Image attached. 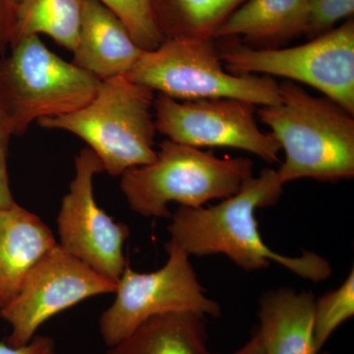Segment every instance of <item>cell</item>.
Instances as JSON below:
<instances>
[{
	"label": "cell",
	"mask_w": 354,
	"mask_h": 354,
	"mask_svg": "<svg viewBox=\"0 0 354 354\" xmlns=\"http://www.w3.org/2000/svg\"><path fill=\"white\" fill-rule=\"evenodd\" d=\"M322 354H330L329 353H324Z\"/></svg>",
	"instance_id": "484cf974"
},
{
	"label": "cell",
	"mask_w": 354,
	"mask_h": 354,
	"mask_svg": "<svg viewBox=\"0 0 354 354\" xmlns=\"http://www.w3.org/2000/svg\"><path fill=\"white\" fill-rule=\"evenodd\" d=\"M213 39H165L144 51L125 77L180 101L234 99L261 106L281 102L279 84L272 77L225 70Z\"/></svg>",
	"instance_id": "5b68a950"
},
{
	"label": "cell",
	"mask_w": 354,
	"mask_h": 354,
	"mask_svg": "<svg viewBox=\"0 0 354 354\" xmlns=\"http://www.w3.org/2000/svg\"><path fill=\"white\" fill-rule=\"evenodd\" d=\"M220 53L230 73H262L307 84L354 114L353 20L295 48L239 46Z\"/></svg>",
	"instance_id": "ba28073f"
},
{
	"label": "cell",
	"mask_w": 354,
	"mask_h": 354,
	"mask_svg": "<svg viewBox=\"0 0 354 354\" xmlns=\"http://www.w3.org/2000/svg\"><path fill=\"white\" fill-rule=\"evenodd\" d=\"M85 0H17L12 44L39 34L73 53ZM11 48V46H10Z\"/></svg>",
	"instance_id": "ac0fdd59"
},
{
	"label": "cell",
	"mask_w": 354,
	"mask_h": 354,
	"mask_svg": "<svg viewBox=\"0 0 354 354\" xmlns=\"http://www.w3.org/2000/svg\"><path fill=\"white\" fill-rule=\"evenodd\" d=\"M102 171L99 158L90 148L76 156L75 177L57 216L58 245L118 285L127 267L123 246L130 230L95 202L93 180Z\"/></svg>",
	"instance_id": "8fae6325"
},
{
	"label": "cell",
	"mask_w": 354,
	"mask_h": 354,
	"mask_svg": "<svg viewBox=\"0 0 354 354\" xmlns=\"http://www.w3.org/2000/svg\"><path fill=\"white\" fill-rule=\"evenodd\" d=\"M157 131L191 147H228L279 162L281 145L256 121L255 104L234 99L180 101L158 94L153 102Z\"/></svg>",
	"instance_id": "9c48e42d"
},
{
	"label": "cell",
	"mask_w": 354,
	"mask_h": 354,
	"mask_svg": "<svg viewBox=\"0 0 354 354\" xmlns=\"http://www.w3.org/2000/svg\"><path fill=\"white\" fill-rule=\"evenodd\" d=\"M155 92L125 76L101 81L95 97L79 111L37 121L46 129L64 130L84 140L102 169L121 176L157 158Z\"/></svg>",
	"instance_id": "3957f363"
},
{
	"label": "cell",
	"mask_w": 354,
	"mask_h": 354,
	"mask_svg": "<svg viewBox=\"0 0 354 354\" xmlns=\"http://www.w3.org/2000/svg\"><path fill=\"white\" fill-rule=\"evenodd\" d=\"M13 135L10 122L0 109V209L9 208L16 203L11 192L7 169L9 143Z\"/></svg>",
	"instance_id": "7402d4cb"
},
{
	"label": "cell",
	"mask_w": 354,
	"mask_h": 354,
	"mask_svg": "<svg viewBox=\"0 0 354 354\" xmlns=\"http://www.w3.org/2000/svg\"><path fill=\"white\" fill-rule=\"evenodd\" d=\"M16 2L17 0H0V58L12 44Z\"/></svg>",
	"instance_id": "603a6c76"
},
{
	"label": "cell",
	"mask_w": 354,
	"mask_h": 354,
	"mask_svg": "<svg viewBox=\"0 0 354 354\" xmlns=\"http://www.w3.org/2000/svg\"><path fill=\"white\" fill-rule=\"evenodd\" d=\"M354 315V270L337 290L325 293L315 302L314 344L317 353L335 330Z\"/></svg>",
	"instance_id": "d6986e66"
},
{
	"label": "cell",
	"mask_w": 354,
	"mask_h": 354,
	"mask_svg": "<svg viewBox=\"0 0 354 354\" xmlns=\"http://www.w3.org/2000/svg\"><path fill=\"white\" fill-rule=\"evenodd\" d=\"M283 187L277 171L264 169L216 206L179 207L167 227L171 241L188 256L223 254L246 272L267 269L274 262L301 278L315 283L325 281L333 274L326 258L308 251L299 257H288L274 252L263 241L255 211L276 205Z\"/></svg>",
	"instance_id": "6da1fadb"
},
{
	"label": "cell",
	"mask_w": 354,
	"mask_h": 354,
	"mask_svg": "<svg viewBox=\"0 0 354 354\" xmlns=\"http://www.w3.org/2000/svg\"><path fill=\"white\" fill-rule=\"evenodd\" d=\"M246 0H152L165 39H214L223 23Z\"/></svg>",
	"instance_id": "e0dca14e"
},
{
	"label": "cell",
	"mask_w": 354,
	"mask_h": 354,
	"mask_svg": "<svg viewBox=\"0 0 354 354\" xmlns=\"http://www.w3.org/2000/svg\"><path fill=\"white\" fill-rule=\"evenodd\" d=\"M127 27L99 0L84 1L73 64L99 80L125 76L141 57Z\"/></svg>",
	"instance_id": "7c38bea8"
},
{
	"label": "cell",
	"mask_w": 354,
	"mask_h": 354,
	"mask_svg": "<svg viewBox=\"0 0 354 354\" xmlns=\"http://www.w3.org/2000/svg\"><path fill=\"white\" fill-rule=\"evenodd\" d=\"M165 249L169 259L158 271L139 272L125 268L113 304L100 318V333L109 348L153 317L171 313L221 316V305L205 295L190 256L171 241L165 243Z\"/></svg>",
	"instance_id": "52a82bcc"
},
{
	"label": "cell",
	"mask_w": 354,
	"mask_h": 354,
	"mask_svg": "<svg viewBox=\"0 0 354 354\" xmlns=\"http://www.w3.org/2000/svg\"><path fill=\"white\" fill-rule=\"evenodd\" d=\"M209 354H223V353H214L209 351ZM225 354H265L263 351L262 344H261L259 335L257 332L254 333L251 339L244 344L242 348L237 349L234 353Z\"/></svg>",
	"instance_id": "d4e9b609"
},
{
	"label": "cell",
	"mask_w": 354,
	"mask_h": 354,
	"mask_svg": "<svg viewBox=\"0 0 354 354\" xmlns=\"http://www.w3.org/2000/svg\"><path fill=\"white\" fill-rule=\"evenodd\" d=\"M253 167L251 158H220L167 139L153 162L121 176L120 189L135 213L171 218L169 203L199 208L212 200L234 196L253 176Z\"/></svg>",
	"instance_id": "277c9868"
},
{
	"label": "cell",
	"mask_w": 354,
	"mask_h": 354,
	"mask_svg": "<svg viewBox=\"0 0 354 354\" xmlns=\"http://www.w3.org/2000/svg\"><path fill=\"white\" fill-rule=\"evenodd\" d=\"M0 354H57V346L50 337L35 335L25 346H12L0 342Z\"/></svg>",
	"instance_id": "cb8c5ba5"
},
{
	"label": "cell",
	"mask_w": 354,
	"mask_h": 354,
	"mask_svg": "<svg viewBox=\"0 0 354 354\" xmlns=\"http://www.w3.org/2000/svg\"><path fill=\"white\" fill-rule=\"evenodd\" d=\"M115 14L141 50H155L165 41L153 12L152 0H99Z\"/></svg>",
	"instance_id": "ffe728a7"
},
{
	"label": "cell",
	"mask_w": 354,
	"mask_h": 354,
	"mask_svg": "<svg viewBox=\"0 0 354 354\" xmlns=\"http://www.w3.org/2000/svg\"><path fill=\"white\" fill-rule=\"evenodd\" d=\"M308 0H247L216 30L214 39L244 36L251 43L276 48L304 34Z\"/></svg>",
	"instance_id": "9a60e30c"
},
{
	"label": "cell",
	"mask_w": 354,
	"mask_h": 354,
	"mask_svg": "<svg viewBox=\"0 0 354 354\" xmlns=\"http://www.w3.org/2000/svg\"><path fill=\"white\" fill-rule=\"evenodd\" d=\"M204 317L171 313L153 317L106 354H209Z\"/></svg>",
	"instance_id": "2e32d148"
},
{
	"label": "cell",
	"mask_w": 354,
	"mask_h": 354,
	"mask_svg": "<svg viewBox=\"0 0 354 354\" xmlns=\"http://www.w3.org/2000/svg\"><path fill=\"white\" fill-rule=\"evenodd\" d=\"M118 285L57 245L26 278L18 295L0 309L11 326L6 342L25 346L46 321L95 295L115 293Z\"/></svg>",
	"instance_id": "30bf717a"
},
{
	"label": "cell",
	"mask_w": 354,
	"mask_h": 354,
	"mask_svg": "<svg viewBox=\"0 0 354 354\" xmlns=\"http://www.w3.org/2000/svg\"><path fill=\"white\" fill-rule=\"evenodd\" d=\"M315 297L281 288L260 298L257 330L265 354H318L314 344Z\"/></svg>",
	"instance_id": "5bb4252c"
},
{
	"label": "cell",
	"mask_w": 354,
	"mask_h": 354,
	"mask_svg": "<svg viewBox=\"0 0 354 354\" xmlns=\"http://www.w3.org/2000/svg\"><path fill=\"white\" fill-rule=\"evenodd\" d=\"M57 244L50 228L17 203L0 209V309L12 301L32 268Z\"/></svg>",
	"instance_id": "4fadbf2b"
},
{
	"label": "cell",
	"mask_w": 354,
	"mask_h": 354,
	"mask_svg": "<svg viewBox=\"0 0 354 354\" xmlns=\"http://www.w3.org/2000/svg\"><path fill=\"white\" fill-rule=\"evenodd\" d=\"M354 12V0H308L306 34L317 38L333 30L339 21L351 17Z\"/></svg>",
	"instance_id": "44dd1931"
},
{
	"label": "cell",
	"mask_w": 354,
	"mask_h": 354,
	"mask_svg": "<svg viewBox=\"0 0 354 354\" xmlns=\"http://www.w3.org/2000/svg\"><path fill=\"white\" fill-rule=\"evenodd\" d=\"M10 48L0 58V109L14 135L34 121L79 111L95 97L101 80L58 57L39 36Z\"/></svg>",
	"instance_id": "8992f818"
},
{
	"label": "cell",
	"mask_w": 354,
	"mask_h": 354,
	"mask_svg": "<svg viewBox=\"0 0 354 354\" xmlns=\"http://www.w3.org/2000/svg\"><path fill=\"white\" fill-rule=\"evenodd\" d=\"M279 94L278 104L257 111L285 150V162L277 171L279 181L285 185L301 178H353V114L328 97L309 95L292 81L279 84Z\"/></svg>",
	"instance_id": "7a4b0ae2"
}]
</instances>
